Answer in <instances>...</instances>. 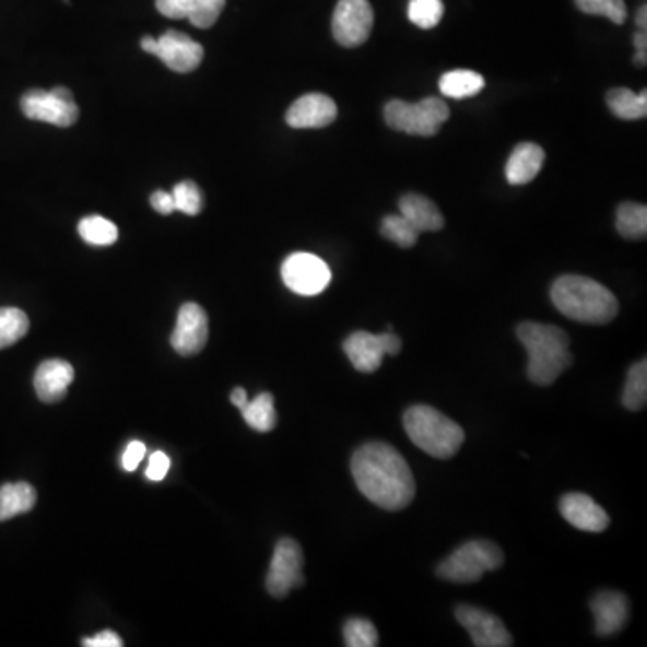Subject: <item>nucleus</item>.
Returning <instances> with one entry per match:
<instances>
[{
  "mask_svg": "<svg viewBox=\"0 0 647 647\" xmlns=\"http://www.w3.org/2000/svg\"><path fill=\"white\" fill-rule=\"evenodd\" d=\"M36 504V491L27 482L0 485V521L26 515Z\"/></svg>",
  "mask_w": 647,
  "mask_h": 647,
  "instance_id": "nucleus-22",
  "label": "nucleus"
},
{
  "mask_svg": "<svg viewBox=\"0 0 647 647\" xmlns=\"http://www.w3.org/2000/svg\"><path fill=\"white\" fill-rule=\"evenodd\" d=\"M144 456H146V445L141 440H132L122 454V468L125 471H136Z\"/></svg>",
  "mask_w": 647,
  "mask_h": 647,
  "instance_id": "nucleus-36",
  "label": "nucleus"
},
{
  "mask_svg": "<svg viewBox=\"0 0 647 647\" xmlns=\"http://www.w3.org/2000/svg\"><path fill=\"white\" fill-rule=\"evenodd\" d=\"M635 22H637V26L640 27V30H646V26H647L646 4L640 5V10L637 11V19H635Z\"/></svg>",
  "mask_w": 647,
  "mask_h": 647,
  "instance_id": "nucleus-42",
  "label": "nucleus"
},
{
  "mask_svg": "<svg viewBox=\"0 0 647 647\" xmlns=\"http://www.w3.org/2000/svg\"><path fill=\"white\" fill-rule=\"evenodd\" d=\"M339 108L331 97L319 92H311L298 97L286 111L289 127L304 130V128H324L337 119Z\"/></svg>",
  "mask_w": 647,
  "mask_h": 647,
  "instance_id": "nucleus-15",
  "label": "nucleus"
},
{
  "mask_svg": "<svg viewBox=\"0 0 647 647\" xmlns=\"http://www.w3.org/2000/svg\"><path fill=\"white\" fill-rule=\"evenodd\" d=\"M22 114L31 121L49 122L55 127H72L80 117L77 102L66 86H55L52 91L31 89L21 99Z\"/></svg>",
  "mask_w": 647,
  "mask_h": 647,
  "instance_id": "nucleus-7",
  "label": "nucleus"
},
{
  "mask_svg": "<svg viewBox=\"0 0 647 647\" xmlns=\"http://www.w3.org/2000/svg\"><path fill=\"white\" fill-rule=\"evenodd\" d=\"M647 403V362L640 360L627 373L626 385L622 390V404L632 412L643 410Z\"/></svg>",
  "mask_w": 647,
  "mask_h": 647,
  "instance_id": "nucleus-27",
  "label": "nucleus"
},
{
  "mask_svg": "<svg viewBox=\"0 0 647 647\" xmlns=\"http://www.w3.org/2000/svg\"><path fill=\"white\" fill-rule=\"evenodd\" d=\"M545 162L543 148L534 142H521L513 150L506 164L507 183L513 186H526L538 177Z\"/></svg>",
  "mask_w": 647,
  "mask_h": 647,
  "instance_id": "nucleus-20",
  "label": "nucleus"
},
{
  "mask_svg": "<svg viewBox=\"0 0 647 647\" xmlns=\"http://www.w3.org/2000/svg\"><path fill=\"white\" fill-rule=\"evenodd\" d=\"M303 563V551L297 541L292 538L279 540L267 574V590L270 596L283 599L294 588L301 587L304 583Z\"/></svg>",
  "mask_w": 647,
  "mask_h": 647,
  "instance_id": "nucleus-10",
  "label": "nucleus"
},
{
  "mask_svg": "<svg viewBox=\"0 0 647 647\" xmlns=\"http://www.w3.org/2000/svg\"><path fill=\"white\" fill-rule=\"evenodd\" d=\"M560 513L572 527L585 532H602L610 526V516L592 496L568 493L560 501Z\"/></svg>",
  "mask_w": 647,
  "mask_h": 647,
  "instance_id": "nucleus-16",
  "label": "nucleus"
},
{
  "mask_svg": "<svg viewBox=\"0 0 647 647\" xmlns=\"http://www.w3.org/2000/svg\"><path fill=\"white\" fill-rule=\"evenodd\" d=\"M81 239L94 247H108L119 238L116 225L103 216H86L78 225Z\"/></svg>",
  "mask_w": 647,
  "mask_h": 647,
  "instance_id": "nucleus-28",
  "label": "nucleus"
},
{
  "mask_svg": "<svg viewBox=\"0 0 647 647\" xmlns=\"http://www.w3.org/2000/svg\"><path fill=\"white\" fill-rule=\"evenodd\" d=\"M484 85V78L479 72L466 71V69L446 72L439 80L440 94L454 97V99L477 96V94H481Z\"/></svg>",
  "mask_w": 647,
  "mask_h": 647,
  "instance_id": "nucleus-24",
  "label": "nucleus"
},
{
  "mask_svg": "<svg viewBox=\"0 0 647 647\" xmlns=\"http://www.w3.org/2000/svg\"><path fill=\"white\" fill-rule=\"evenodd\" d=\"M445 13L443 0H410L409 21L421 30H434Z\"/></svg>",
  "mask_w": 647,
  "mask_h": 647,
  "instance_id": "nucleus-31",
  "label": "nucleus"
},
{
  "mask_svg": "<svg viewBox=\"0 0 647 647\" xmlns=\"http://www.w3.org/2000/svg\"><path fill=\"white\" fill-rule=\"evenodd\" d=\"M155 56L158 60L164 61L172 71L178 72V74H188L202 63L203 47L183 31L169 30L158 36Z\"/></svg>",
  "mask_w": 647,
  "mask_h": 647,
  "instance_id": "nucleus-14",
  "label": "nucleus"
},
{
  "mask_svg": "<svg viewBox=\"0 0 647 647\" xmlns=\"http://www.w3.org/2000/svg\"><path fill=\"white\" fill-rule=\"evenodd\" d=\"M209 339L208 314L197 303L184 304L173 329L172 345L183 356H192L205 348Z\"/></svg>",
  "mask_w": 647,
  "mask_h": 647,
  "instance_id": "nucleus-13",
  "label": "nucleus"
},
{
  "mask_svg": "<svg viewBox=\"0 0 647 647\" xmlns=\"http://www.w3.org/2000/svg\"><path fill=\"white\" fill-rule=\"evenodd\" d=\"M30 331V319L19 308H0V350L16 344Z\"/></svg>",
  "mask_w": 647,
  "mask_h": 647,
  "instance_id": "nucleus-29",
  "label": "nucleus"
},
{
  "mask_svg": "<svg viewBox=\"0 0 647 647\" xmlns=\"http://www.w3.org/2000/svg\"><path fill=\"white\" fill-rule=\"evenodd\" d=\"M633 44H635V63L638 67H646L647 60V35L646 30H640L633 36Z\"/></svg>",
  "mask_w": 647,
  "mask_h": 647,
  "instance_id": "nucleus-39",
  "label": "nucleus"
},
{
  "mask_svg": "<svg viewBox=\"0 0 647 647\" xmlns=\"http://www.w3.org/2000/svg\"><path fill=\"white\" fill-rule=\"evenodd\" d=\"M281 278L294 294L314 297L331 283V270L315 254L295 252L284 259Z\"/></svg>",
  "mask_w": 647,
  "mask_h": 647,
  "instance_id": "nucleus-9",
  "label": "nucleus"
},
{
  "mask_svg": "<svg viewBox=\"0 0 647 647\" xmlns=\"http://www.w3.org/2000/svg\"><path fill=\"white\" fill-rule=\"evenodd\" d=\"M385 122L392 130L409 136L432 137L448 121L450 108L439 97H425L420 103L392 99L385 105Z\"/></svg>",
  "mask_w": 647,
  "mask_h": 647,
  "instance_id": "nucleus-6",
  "label": "nucleus"
},
{
  "mask_svg": "<svg viewBox=\"0 0 647 647\" xmlns=\"http://www.w3.org/2000/svg\"><path fill=\"white\" fill-rule=\"evenodd\" d=\"M516 337L526 348L527 376L532 384L549 387L572 365L570 339L557 326L521 322Z\"/></svg>",
  "mask_w": 647,
  "mask_h": 647,
  "instance_id": "nucleus-2",
  "label": "nucleus"
},
{
  "mask_svg": "<svg viewBox=\"0 0 647 647\" xmlns=\"http://www.w3.org/2000/svg\"><path fill=\"white\" fill-rule=\"evenodd\" d=\"M169 464H172L169 457L164 451H155L150 457V462H148L146 479H150L152 482H161L167 475Z\"/></svg>",
  "mask_w": 647,
  "mask_h": 647,
  "instance_id": "nucleus-35",
  "label": "nucleus"
},
{
  "mask_svg": "<svg viewBox=\"0 0 647 647\" xmlns=\"http://www.w3.org/2000/svg\"><path fill=\"white\" fill-rule=\"evenodd\" d=\"M231 401H233L234 407H238V409L242 410L243 407L248 403L247 390L242 389V387L234 389L233 392H231Z\"/></svg>",
  "mask_w": 647,
  "mask_h": 647,
  "instance_id": "nucleus-40",
  "label": "nucleus"
},
{
  "mask_svg": "<svg viewBox=\"0 0 647 647\" xmlns=\"http://www.w3.org/2000/svg\"><path fill=\"white\" fill-rule=\"evenodd\" d=\"M35 390L44 403H58L74 381V367L66 360H46L35 373Z\"/></svg>",
  "mask_w": 647,
  "mask_h": 647,
  "instance_id": "nucleus-19",
  "label": "nucleus"
},
{
  "mask_svg": "<svg viewBox=\"0 0 647 647\" xmlns=\"http://www.w3.org/2000/svg\"><path fill=\"white\" fill-rule=\"evenodd\" d=\"M243 420L252 431L270 432L278 425V412L275 403L270 392L256 396L252 401H248L242 409Z\"/></svg>",
  "mask_w": 647,
  "mask_h": 647,
  "instance_id": "nucleus-25",
  "label": "nucleus"
},
{
  "mask_svg": "<svg viewBox=\"0 0 647 647\" xmlns=\"http://www.w3.org/2000/svg\"><path fill=\"white\" fill-rule=\"evenodd\" d=\"M590 608L596 619V633L599 637H612L626 626L630 619V601L624 593L615 590H602L596 593Z\"/></svg>",
  "mask_w": 647,
  "mask_h": 647,
  "instance_id": "nucleus-17",
  "label": "nucleus"
},
{
  "mask_svg": "<svg viewBox=\"0 0 647 647\" xmlns=\"http://www.w3.org/2000/svg\"><path fill=\"white\" fill-rule=\"evenodd\" d=\"M379 231H381L384 238L396 243L401 248L414 247L417 238H420L417 228L407 217L401 216V214H389V216H385Z\"/></svg>",
  "mask_w": 647,
  "mask_h": 647,
  "instance_id": "nucleus-30",
  "label": "nucleus"
},
{
  "mask_svg": "<svg viewBox=\"0 0 647 647\" xmlns=\"http://www.w3.org/2000/svg\"><path fill=\"white\" fill-rule=\"evenodd\" d=\"M152 208L157 211L158 214H172L175 211V200H173L172 192L167 191H155L152 195Z\"/></svg>",
  "mask_w": 647,
  "mask_h": 647,
  "instance_id": "nucleus-38",
  "label": "nucleus"
},
{
  "mask_svg": "<svg viewBox=\"0 0 647 647\" xmlns=\"http://www.w3.org/2000/svg\"><path fill=\"white\" fill-rule=\"evenodd\" d=\"M608 108L622 121H637L647 116V92L640 94L630 89H612L607 96Z\"/></svg>",
  "mask_w": 647,
  "mask_h": 647,
  "instance_id": "nucleus-23",
  "label": "nucleus"
},
{
  "mask_svg": "<svg viewBox=\"0 0 647 647\" xmlns=\"http://www.w3.org/2000/svg\"><path fill=\"white\" fill-rule=\"evenodd\" d=\"M400 214L407 217L417 233H435L445 227V217L431 198L409 192L400 200Z\"/></svg>",
  "mask_w": 647,
  "mask_h": 647,
  "instance_id": "nucleus-21",
  "label": "nucleus"
},
{
  "mask_svg": "<svg viewBox=\"0 0 647 647\" xmlns=\"http://www.w3.org/2000/svg\"><path fill=\"white\" fill-rule=\"evenodd\" d=\"M403 426L409 439L435 459H450L464 443V431L456 421L428 404L410 407L404 412Z\"/></svg>",
  "mask_w": 647,
  "mask_h": 647,
  "instance_id": "nucleus-4",
  "label": "nucleus"
},
{
  "mask_svg": "<svg viewBox=\"0 0 647 647\" xmlns=\"http://www.w3.org/2000/svg\"><path fill=\"white\" fill-rule=\"evenodd\" d=\"M225 8V0H157V10L167 19H188L198 30L216 24Z\"/></svg>",
  "mask_w": 647,
  "mask_h": 647,
  "instance_id": "nucleus-18",
  "label": "nucleus"
},
{
  "mask_svg": "<svg viewBox=\"0 0 647 647\" xmlns=\"http://www.w3.org/2000/svg\"><path fill=\"white\" fill-rule=\"evenodd\" d=\"M375 24V13L369 0H340L334 8L333 27L334 40L340 46L360 47L367 42Z\"/></svg>",
  "mask_w": 647,
  "mask_h": 647,
  "instance_id": "nucleus-11",
  "label": "nucleus"
},
{
  "mask_svg": "<svg viewBox=\"0 0 647 647\" xmlns=\"http://www.w3.org/2000/svg\"><path fill=\"white\" fill-rule=\"evenodd\" d=\"M344 643L348 647H376L379 644L378 632L367 619H350L344 626Z\"/></svg>",
  "mask_w": 647,
  "mask_h": 647,
  "instance_id": "nucleus-32",
  "label": "nucleus"
},
{
  "mask_svg": "<svg viewBox=\"0 0 647 647\" xmlns=\"http://www.w3.org/2000/svg\"><path fill=\"white\" fill-rule=\"evenodd\" d=\"M551 298L560 314L581 324L612 322L619 314L615 295L585 275H562L552 284Z\"/></svg>",
  "mask_w": 647,
  "mask_h": 647,
  "instance_id": "nucleus-3",
  "label": "nucleus"
},
{
  "mask_svg": "<svg viewBox=\"0 0 647 647\" xmlns=\"http://www.w3.org/2000/svg\"><path fill=\"white\" fill-rule=\"evenodd\" d=\"M504 565V552L493 541H466L437 566V576L448 583L470 585L481 581L485 572H495Z\"/></svg>",
  "mask_w": 647,
  "mask_h": 647,
  "instance_id": "nucleus-5",
  "label": "nucleus"
},
{
  "mask_svg": "<svg viewBox=\"0 0 647 647\" xmlns=\"http://www.w3.org/2000/svg\"><path fill=\"white\" fill-rule=\"evenodd\" d=\"M81 644L85 647H122L121 637L117 633L110 632V630L97 633L91 638H83Z\"/></svg>",
  "mask_w": 647,
  "mask_h": 647,
  "instance_id": "nucleus-37",
  "label": "nucleus"
},
{
  "mask_svg": "<svg viewBox=\"0 0 647 647\" xmlns=\"http://www.w3.org/2000/svg\"><path fill=\"white\" fill-rule=\"evenodd\" d=\"M141 47L142 51L155 56V52H157V38H153V36H142Z\"/></svg>",
  "mask_w": 647,
  "mask_h": 647,
  "instance_id": "nucleus-41",
  "label": "nucleus"
},
{
  "mask_svg": "<svg viewBox=\"0 0 647 647\" xmlns=\"http://www.w3.org/2000/svg\"><path fill=\"white\" fill-rule=\"evenodd\" d=\"M173 200H175V211L188 214V216H197L202 213L203 197L202 191L197 184L191 180H184L177 184L172 191Z\"/></svg>",
  "mask_w": 647,
  "mask_h": 647,
  "instance_id": "nucleus-34",
  "label": "nucleus"
},
{
  "mask_svg": "<svg viewBox=\"0 0 647 647\" xmlns=\"http://www.w3.org/2000/svg\"><path fill=\"white\" fill-rule=\"evenodd\" d=\"M456 617L460 626L470 633L477 647H509L513 646L511 633L507 632L504 622L485 612L482 608L462 604L457 607Z\"/></svg>",
  "mask_w": 647,
  "mask_h": 647,
  "instance_id": "nucleus-12",
  "label": "nucleus"
},
{
  "mask_svg": "<svg viewBox=\"0 0 647 647\" xmlns=\"http://www.w3.org/2000/svg\"><path fill=\"white\" fill-rule=\"evenodd\" d=\"M401 351V339L392 331L369 333L354 331L344 340V353L360 373H375L384 364L385 354L396 356Z\"/></svg>",
  "mask_w": 647,
  "mask_h": 647,
  "instance_id": "nucleus-8",
  "label": "nucleus"
},
{
  "mask_svg": "<svg viewBox=\"0 0 647 647\" xmlns=\"http://www.w3.org/2000/svg\"><path fill=\"white\" fill-rule=\"evenodd\" d=\"M351 473L360 493L385 511H401L414 501V475L400 451L387 443H367L354 451Z\"/></svg>",
  "mask_w": 647,
  "mask_h": 647,
  "instance_id": "nucleus-1",
  "label": "nucleus"
},
{
  "mask_svg": "<svg viewBox=\"0 0 647 647\" xmlns=\"http://www.w3.org/2000/svg\"><path fill=\"white\" fill-rule=\"evenodd\" d=\"M576 5L587 15L607 16L613 24H624L627 16L624 0H576Z\"/></svg>",
  "mask_w": 647,
  "mask_h": 647,
  "instance_id": "nucleus-33",
  "label": "nucleus"
},
{
  "mask_svg": "<svg viewBox=\"0 0 647 647\" xmlns=\"http://www.w3.org/2000/svg\"><path fill=\"white\" fill-rule=\"evenodd\" d=\"M615 227L622 238L644 239L647 234V208L644 203L624 202L617 208Z\"/></svg>",
  "mask_w": 647,
  "mask_h": 647,
  "instance_id": "nucleus-26",
  "label": "nucleus"
}]
</instances>
